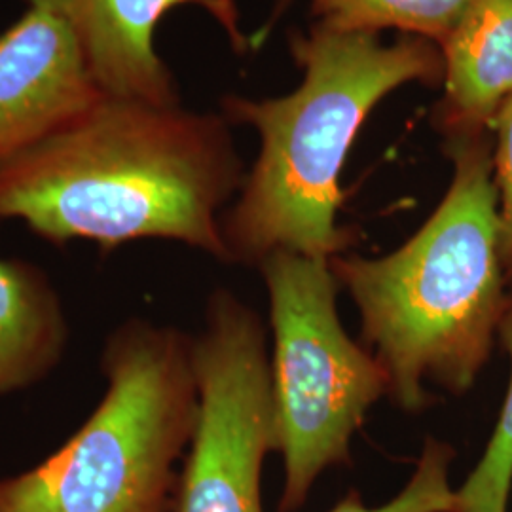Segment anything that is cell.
<instances>
[{
  "label": "cell",
  "instance_id": "cell-9",
  "mask_svg": "<svg viewBox=\"0 0 512 512\" xmlns=\"http://www.w3.org/2000/svg\"><path fill=\"white\" fill-rule=\"evenodd\" d=\"M444 57V137L482 133L512 95V0H469L440 46Z\"/></svg>",
  "mask_w": 512,
  "mask_h": 512
},
{
  "label": "cell",
  "instance_id": "cell-12",
  "mask_svg": "<svg viewBox=\"0 0 512 512\" xmlns=\"http://www.w3.org/2000/svg\"><path fill=\"white\" fill-rule=\"evenodd\" d=\"M497 338L511 359V382L488 446L456 490V512H507L512 492V285Z\"/></svg>",
  "mask_w": 512,
  "mask_h": 512
},
{
  "label": "cell",
  "instance_id": "cell-3",
  "mask_svg": "<svg viewBox=\"0 0 512 512\" xmlns=\"http://www.w3.org/2000/svg\"><path fill=\"white\" fill-rule=\"evenodd\" d=\"M291 52L304 71L296 92L264 101L228 97L222 105L228 122L260 135L255 165L220 222L228 264L258 268L275 251L344 255L355 230L336 220L340 173L359 129L397 88L444 80L442 50L412 35L385 46L374 33L317 25L294 35Z\"/></svg>",
  "mask_w": 512,
  "mask_h": 512
},
{
  "label": "cell",
  "instance_id": "cell-4",
  "mask_svg": "<svg viewBox=\"0 0 512 512\" xmlns=\"http://www.w3.org/2000/svg\"><path fill=\"white\" fill-rule=\"evenodd\" d=\"M105 393L90 418L37 467L0 480V512H169L177 463L200 414L192 336L131 317L99 359Z\"/></svg>",
  "mask_w": 512,
  "mask_h": 512
},
{
  "label": "cell",
  "instance_id": "cell-8",
  "mask_svg": "<svg viewBox=\"0 0 512 512\" xmlns=\"http://www.w3.org/2000/svg\"><path fill=\"white\" fill-rule=\"evenodd\" d=\"M63 19L78 40L99 88L112 97L156 105L179 103L173 74L154 50V33L165 14L183 4L205 8L245 54L251 38L239 29L234 0H27Z\"/></svg>",
  "mask_w": 512,
  "mask_h": 512
},
{
  "label": "cell",
  "instance_id": "cell-14",
  "mask_svg": "<svg viewBox=\"0 0 512 512\" xmlns=\"http://www.w3.org/2000/svg\"><path fill=\"white\" fill-rule=\"evenodd\" d=\"M495 131L494 181L499 209V253L509 287L512 285V95L497 110Z\"/></svg>",
  "mask_w": 512,
  "mask_h": 512
},
{
  "label": "cell",
  "instance_id": "cell-2",
  "mask_svg": "<svg viewBox=\"0 0 512 512\" xmlns=\"http://www.w3.org/2000/svg\"><path fill=\"white\" fill-rule=\"evenodd\" d=\"M444 150L452 183L412 238L380 258H330L340 289L361 313L363 342L389 374V399L408 414L435 403L425 382L454 397L473 389L509 298L494 147L482 131L450 135Z\"/></svg>",
  "mask_w": 512,
  "mask_h": 512
},
{
  "label": "cell",
  "instance_id": "cell-5",
  "mask_svg": "<svg viewBox=\"0 0 512 512\" xmlns=\"http://www.w3.org/2000/svg\"><path fill=\"white\" fill-rule=\"evenodd\" d=\"M274 330L272 391L285 484L279 512H296L315 480L351 463V440L391 380L342 327L327 258L275 251L258 266Z\"/></svg>",
  "mask_w": 512,
  "mask_h": 512
},
{
  "label": "cell",
  "instance_id": "cell-7",
  "mask_svg": "<svg viewBox=\"0 0 512 512\" xmlns=\"http://www.w3.org/2000/svg\"><path fill=\"white\" fill-rule=\"evenodd\" d=\"M103 95L69 25L29 6L0 35V165L71 124Z\"/></svg>",
  "mask_w": 512,
  "mask_h": 512
},
{
  "label": "cell",
  "instance_id": "cell-10",
  "mask_svg": "<svg viewBox=\"0 0 512 512\" xmlns=\"http://www.w3.org/2000/svg\"><path fill=\"white\" fill-rule=\"evenodd\" d=\"M71 338L54 281L38 264L0 256V399L44 382Z\"/></svg>",
  "mask_w": 512,
  "mask_h": 512
},
{
  "label": "cell",
  "instance_id": "cell-6",
  "mask_svg": "<svg viewBox=\"0 0 512 512\" xmlns=\"http://www.w3.org/2000/svg\"><path fill=\"white\" fill-rule=\"evenodd\" d=\"M200 414L177 512H264L262 467L279 452L268 327L230 289H215L192 336Z\"/></svg>",
  "mask_w": 512,
  "mask_h": 512
},
{
  "label": "cell",
  "instance_id": "cell-15",
  "mask_svg": "<svg viewBox=\"0 0 512 512\" xmlns=\"http://www.w3.org/2000/svg\"><path fill=\"white\" fill-rule=\"evenodd\" d=\"M294 0H275L274 2V8H272V16H270V19H268V23L256 33V35H253L251 37V42H253V48H258L264 40H266V37L270 35V31H272V27H274L275 21L277 19L281 18L283 14H285V10L293 4Z\"/></svg>",
  "mask_w": 512,
  "mask_h": 512
},
{
  "label": "cell",
  "instance_id": "cell-13",
  "mask_svg": "<svg viewBox=\"0 0 512 512\" xmlns=\"http://www.w3.org/2000/svg\"><path fill=\"white\" fill-rule=\"evenodd\" d=\"M456 450L439 439H425L418 467L403 492L380 507H366L361 495L351 490L329 512H456V490L450 486V465Z\"/></svg>",
  "mask_w": 512,
  "mask_h": 512
},
{
  "label": "cell",
  "instance_id": "cell-1",
  "mask_svg": "<svg viewBox=\"0 0 512 512\" xmlns=\"http://www.w3.org/2000/svg\"><path fill=\"white\" fill-rule=\"evenodd\" d=\"M224 116L103 95L37 147L0 165V220L103 253L169 239L228 264L222 215L245 179Z\"/></svg>",
  "mask_w": 512,
  "mask_h": 512
},
{
  "label": "cell",
  "instance_id": "cell-11",
  "mask_svg": "<svg viewBox=\"0 0 512 512\" xmlns=\"http://www.w3.org/2000/svg\"><path fill=\"white\" fill-rule=\"evenodd\" d=\"M469 0H311L317 25L342 33L399 29L442 46Z\"/></svg>",
  "mask_w": 512,
  "mask_h": 512
}]
</instances>
